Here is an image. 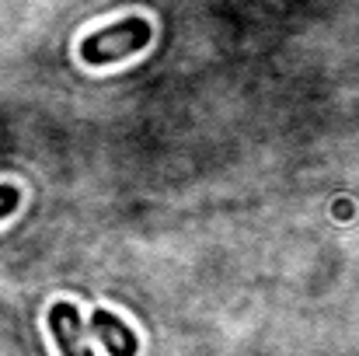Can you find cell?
<instances>
[{"label":"cell","mask_w":359,"mask_h":356,"mask_svg":"<svg viewBox=\"0 0 359 356\" xmlns=\"http://www.w3.org/2000/svg\"><path fill=\"white\" fill-rule=\"evenodd\" d=\"M154 39V25L143 14H126L119 21L95 28L81 39V60L84 67H112L119 60H129L143 53Z\"/></svg>","instance_id":"cell-1"},{"label":"cell","mask_w":359,"mask_h":356,"mask_svg":"<svg viewBox=\"0 0 359 356\" xmlns=\"http://www.w3.org/2000/svg\"><path fill=\"white\" fill-rule=\"evenodd\" d=\"M46 322H49V332H53V339H56L60 356H95L91 353V346H88L84 318H81V311H77L74 304L56 301V304L49 308Z\"/></svg>","instance_id":"cell-2"},{"label":"cell","mask_w":359,"mask_h":356,"mask_svg":"<svg viewBox=\"0 0 359 356\" xmlns=\"http://www.w3.org/2000/svg\"><path fill=\"white\" fill-rule=\"evenodd\" d=\"M91 332L98 336V343H102L112 356H136L140 353L136 332L122 322L119 315H112V311H105V308H95V311H91Z\"/></svg>","instance_id":"cell-3"},{"label":"cell","mask_w":359,"mask_h":356,"mask_svg":"<svg viewBox=\"0 0 359 356\" xmlns=\"http://www.w3.org/2000/svg\"><path fill=\"white\" fill-rule=\"evenodd\" d=\"M18 206H21V189L11 185V182H0V220L14 217Z\"/></svg>","instance_id":"cell-4"}]
</instances>
